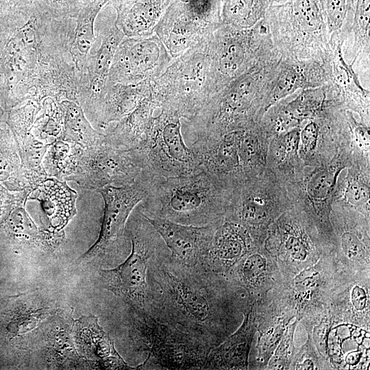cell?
<instances>
[{"label": "cell", "instance_id": "cell-35", "mask_svg": "<svg viewBox=\"0 0 370 370\" xmlns=\"http://www.w3.org/2000/svg\"><path fill=\"white\" fill-rule=\"evenodd\" d=\"M79 147L62 140L49 145L42 161L47 177L66 181L73 171Z\"/></svg>", "mask_w": 370, "mask_h": 370}, {"label": "cell", "instance_id": "cell-40", "mask_svg": "<svg viewBox=\"0 0 370 370\" xmlns=\"http://www.w3.org/2000/svg\"><path fill=\"white\" fill-rule=\"evenodd\" d=\"M295 323L288 326L286 335L273 356L271 364L272 367H274L273 369H284L289 363L288 360H291V357L293 352V336Z\"/></svg>", "mask_w": 370, "mask_h": 370}, {"label": "cell", "instance_id": "cell-25", "mask_svg": "<svg viewBox=\"0 0 370 370\" xmlns=\"http://www.w3.org/2000/svg\"><path fill=\"white\" fill-rule=\"evenodd\" d=\"M164 279L169 285L166 289L171 292V301L185 321L204 325L212 318V303L201 288L168 272Z\"/></svg>", "mask_w": 370, "mask_h": 370}, {"label": "cell", "instance_id": "cell-16", "mask_svg": "<svg viewBox=\"0 0 370 370\" xmlns=\"http://www.w3.org/2000/svg\"><path fill=\"white\" fill-rule=\"evenodd\" d=\"M143 215L160 236L176 260L191 266L196 262L206 259L214 231L219 223L194 226Z\"/></svg>", "mask_w": 370, "mask_h": 370}, {"label": "cell", "instance_id": "cell-32", "mask_svg": "<svg viewBox=\"0 0 370 370\" xmlns=\"http://www.w3.org/2000/svg\"><path fill=\"white\" fill-rule=\"evenodd\" d=\"M16 142L25 177L32 190L48 177L42 164L48 145L32 132Z\"/></svg>", "mask_w": 370, "mask_h": 370}, {"label": "cell", "instance_id": "cell-34", "mask_svg": "<svg viewBox=\"0 0 370 370\" xmlns=\"http://www.w3.org/2000/svg\"><path fill=\"white\" fill-rule=\"evenodd\" d=\"M63 128V115L59 105L53 99L47 97L41 102L32 134L48 146L60 140Z\"/></svg>", "mask_w": 370, "mask_h": 370}, {"label": "cell", "instance_id": "cell-42", "mask_svg": "<svg viewBox=\"0 0 370 370\" xmlns=\"http://www.w3.org/2000/svg\"><path fill=\"white\" fill-rule=\"evenodd\" d=\"M316 357L308 350L304 353L299 352L295 365L297 369H314V365L317 363Z\"/></svg>", "mask_w": 370, "mask_h": 370}, {"label": "cell", "instance_id": "cell-45", "mask_svg": "<svg viewBox=\"0 0 370 370\" xmlns=\"http://www.w3.org/2000/svg\"><path fill=\"white\" fill-rule=\"evenodd\" d=\"M5 113L6 112H5V110H3L2 107L1 99H0V122L6 121V119L4 118Z\"/></svg>", "mask_w": 370, "mask_h": 370}, {"label": "cell", "instance_id": "cell-4", "mask_svg": "<svg viewBox=\"0 0 370 370\" xmlns=\"http://www.w3.org/2000/svg\"><path fill=\"white\" fill-rule=\"evenodd\" d=\"M282 58L328 61L332 49L321 0L272 3L264 17Z\"/></svg>", "mask_w": 370, "mask_h": 370}, {"label": "cell", "instance_id": "cell-20", "mask_svg": "<svg viewBox=\"0 0 370 370\" xmlns=\"http://www.w3.org/2000/svg\"><path fill=\"white\" fill-rule=\"evenodd\" d=\"M152 82L106 84L92 125L104 131L109 125L128 115L151 95Z\"/></svg>", "mask_w": 370, "mask_h": 370}, {"label": "cell", "instance_id": "cell-9", "mask_svg": "<svg viewBox=\"0 0 370 370\" xmlns=\"http://www.w3.org/2000/svg\"><path fill=\"white\" fill-rule=\"evenodd\" d=\"M352 164L349 153L341 148L328 161L304 166L299 179L284 186L292 206L309 217L327 247L332 242L330 214L337 180L341 173Z\"/></svg>", "mask_w": 370, "mask_h": 370}, {"label": "cell", "instance_id": "cell-31", "mask_svg": "<svg viewBox=\"0 0 370 370\" xmlns=\"http://www.w3.org/2000/svg\"><path fill=\"white\" fill-rule=\"evenodd\" d=\"M271 4V0H223L222 22L241 29L251 27L264 17Z\"/></svg>", "mask_w": 370, "mask_h": 370}, {"label": "cell", "instance_id": "cell-28", "mask_svg": "<svg viewBox=\"0 0 370 370\" xmlns=\"http://www.w3.org/2000/svg\"><path fill=\"white\" fill-rule=\"evenodd\" d=\"M111 0H95L84 6L77 14L71 52L79 76L84 71L88 57L95 41V23L102 9Z\"/></svg>", "mask_w": 370, "mask_h": 370}, {"label": "cell", "instance_id": "cell-37", "mask_svg": "<svg viewBox=\"0 0 370 370\" xmlns=\"http://www.w3.org/2000/svg\"><path fill=\"white\" fill-rule=\"evenodd\" d=\"M262 245H257L238 262V277L247 287H256L266 274L267 258Z\"/></svg>", "mask_w": 370, "mask_h": 370}, {"label": "cell", "instance_id": "cell-33", "mask_svg": "<svg viewBox=\"0 0 370 370\" xmlns=\"http://www.w3.org/2000/svg\"><path fill=\"white\" fill-rule=\"evenodd\" d=\"M326 18L330 47L343 43L352 23L354 0H321Z\"/></svg>", "mask_w": 370, "mask_h": 370}, {"label": "cell", "instance_id": "cell-38", "mask_svg": "<svg viewBox=\"0 0 370 370\" xmlns=\"http://www.w3.org/2000/svg\"><path fill=\"white\" fill-rule=\"evenodd\" d=\"M41 103L28 100L7 112L5 122L10 127L15 140L24 138L31 132Z\"/></svg>", "mask_w": 370, "mask_h": 370}, {"label": "cell", "instance_id": "cell-7", "mask_svg": "<svg viewBox=\"0 0 370 370\" xmlns=\"http://www.w3.org/2000/svg\"><path fill=\"white\" fill-rule=\"evenodd\" d=\"M227 190L225 220L244 226L258 245L269 225L292 206L284 186L267 168Z\"/></svg>", "mask_w": 370, "mask_h": 370}, {"label": "cell", "instance_id": "cell-5", "mask_svg": "<svg viewBox=\"0 0 370 370\" xmlns=\"http://www.w3.org/2000/svg\"><path fill=\"white\" fill-rule=\"evenodd\" d=\"M215 95L254 66L279 53L264 18L249 28L221 24L206 38Z\"/></svg>", "mask_w": 370, "mask_h": 370}, {"label": "cell", "instance_id": "cell-48", "mask_svg": "<svg viewBox=\"0 0 370 370\" xmlns=\"http://www.w3.org/2000/svg\"><path fill=\"white\" fill-rule=\"evenodd\" d=\"M219 1H220V2H221V4L223 0H219Z\"/></svg>", "mask_w": 370, "mask_h": 370}, {"label": "cell", "instance_id": "cell-15", "mask_svg": "<svg viewBox=\"0 0 370 370\" xmlns=\"http://www.w3.org/2000/svg\"><path fill=\"white\" fill-rule=\"evenodd\" d=\"M216 29L191 12L183 0H174L158 22L155 34L175 58L204 40Z\"/></svg>", "mask_w": 370, "mask_h": 370}, {"label": "cell", "instance_id": "cell-12", "mask_svg": "<svg viewBox=\"0 0 370 370\" xmlns=\"http://www.w3.org/2000/svg\"><path fill=\"white\" fill-rule=\"evenodd\" d=\"M153 180V177L142 171L132 184L107 186L96 190L104 200V214L99 238L84 257L108 255L121 247L130 214L147 195Z\"/></svg>", "mask_w": 370, "mask_h": 370}, {"label": "cell", "instance_id": "cell-30", "mask_svg": "<svg viewBox=\"0 0 370 370\" xmlns=\"http://www.w3.org/2000/svg\"><path fill=\"white\" fill-rule=\"evenodd\" d=\"M0 181L12 190L32 191L23 171L17 143L5 121L0 122Z\"/></svg>", "mask_w": 370, "mask_h": 370}, {"label": "cell", "instance_id": "cell-8", "mask_svg": "<svg viewBox=\"0 0 370 370\" xmlns=\"http://www.w3.org/2000/svg\"><path fill=\"white\" fill-rule=\"evenodd\" d=\"M143 142L130 149L136 164L153 177H169L200 170L190 148L184 143L181 116L171 108L161 106Z\"/></svg>", "mask_w": 370, "mask_h": 370}, {"label": "cell", "instance_id": "cell-1", "mask_svg": "<svg viewBox=\"0 0 370 370\" xmlns=\"http://www.w3.org/2000/svg\"><path fill=\"white\" fill-rule=\"evenodd\" d=\"M75 19L56 17L23 0L0 18V99L5 112L47 97L77 103L79 78L71 46Z\"/></svg>", "mask_w": 370, "mask_h": 370}, {"label": "cell", "instance_id": "cell-6", "mask_svg": "<svg viewBox=\"0 0 370 370\" xmlns=\"http://www.w3.org/2000/svg\"><path fill=\"white\" fill-rule=\"evenodd\" d=\"M206 38L173 58L152 82L151 97L182 120L194 116L214 95Z\"/></svg>", "mask_w": 370, "mask_h": 370}, {"label": "cell", "instance_id": "cell-44", "mask_svg": "<svg viewBox=\"0 0 370 370\" xmlns=\"http://www.w3.org/2000/svg\"><path fill=\"white\" fill-rule=\"evenodd\" d=\"M21 0H0V17L11 12Z\"/></svg>", "mask_w": 370, "mask_h": 370}, {"label": "cell", "instance_id": "cell-36", "mask_svg": "<svg viewBox=\"0 0 370 370\" xmlns=\"http://www.w3.org/2000/svg\"><path fill=\"white\" fill-rule=\"evenodd\" d=\"M348 148L354 167L370 169V134L368 124L352 111L347 110Z\"/></svg>", "mask_w": 370, "mask_h": 370}, {"label": "cell", "instance_id": "cell-47", "mask_svg": "<svg viewBox=\"0 0 370 370\" xmlns=\"http://www.w3.org/2000/svg\"><path fill=\"white\" fill-rule=\"evenodd\" d=\"M286 0H271V3H278L282 1H284Z\"/></svg>", "mask_w": 370, "mask_h": 370}, {"label": "cell", "instance_id": "cell-14", "mask_svg": "<svg viewBox=\"0 0 370 370\" xmlns=\"http://www.w3.org/2000/svg\"><path fill=\"white\" fill-rule=\"evenodd\" d=\"M125 36L115 21L101 30L100 45L88 57L84 71L79 76L77 103L92 124L103 96L115 51Z\"/></svg>", "mask_w": 370, "mask_h": 370}, {"label": "cell", "instance_id": "cell-22", "mask_svg": "<svg viewBox=\"0 0 370 370\" xmlns=\"http://www.w3.org/2000/svg\"><path fill=\"white\" fill-rule=\"evenodd\" d=\"M257 245L244 226L224 219L214 231L206 260L218 267H231Z\"/></svg>", "mask_w": 370, "mask_h": 370}, {"label": "cell", "instance_id": "cell-3", "mask_svg": "<svg viewBox=\"0 0 370 370\" xmlns=\"http://www.w3.org/2000/svg\"><path fill=\"white\" fill-rule=\"evenodd\" d=\"M227 198L225 186L200 169L186 175L154 177L149 193L138 206L149 217L204 226L225 219Z\"/></svg>", "mask_w": 370, "mask_h": 370}, {"label": "cell", "instance_id": "cell-19", "mask_svg": "<svg viewBox=\"0 0 370 370\" xmlns=\"http://www.w3.org/2000/svg\"><path fill=\"white\" fill-rule=\"evenodd\" d=\"M174 0H111L115 24L125 37L149 36Z\"/></svg>", "mask_w": 370, "mask_h": 370}, {"label": "cell", "instance_id": "cell-18", "mask_svg": "<svg viewBox=\"0 0 370 370\" xmlns=\"http://www.w3.org/2000/svg\"><path fill=\"white\" fill-rule=\"evenodd\" d=\"M343 44L332 47L330 82L337 89L344 110L356 114L370 124V92L362 84L352 66L346 62L342 52Z\"/></svg>", "mask_w": 370, "mask_h": 370}, {"label": "cell", "instance_id": "cell-21", "mask_svg": "<svg viewBox=\"0 0 370 370\" xmlns=\"http://www.w3.org/2000/svg\"><path fill=\"white\" fill-rule=\"evenodd\" d=\"M159 103L150 95L131 113L117 122L109 125L103 131L108 144L113 147L130 150L144 140L151 125Z\"/></svg>", "mask_w": 370, "mask_h": 370}, {"label": "cell", "instance_id": "cell-2", "mask_svg": "<svg viewBox=\"0 0 370 370\" xmlns=\"http://www.w3.org/2000/svg\"><path fill=\"white\" fill-rule=\"evenodd\" d=\"M280 53L254 66L214 95L192 117L183 119L194 140L216 138L258 123L268 110Z\"/></svg>", "mask_w": 370, "mask_h": 370}, {"label": "cell", "instance_id": "cell-46", "mask_svg": "<svg viewBox=\"0 0 370 370\" xmlns=\"http://www.w3.org/2000/svg\"><path fill=\"white\" fill-rule=\"evenodd\" d=\"M77 1L79 3V5L82 6V8H83L86 5L92 2L95 0H77Z\"/></svg>", "mask_w": 370, "mask_h": 370}, {"label": "cell", "instance_id": "cell-11", "mask_svg": "<svg viewBox=\"0 0 370 370\" xmlns=\"http://www.w3.org/2000/svg\"><path fill=\"white\" fill-rule=\"evenodd\" d=\"M142 170L130 150L112 147L106 139L87 148L79 147L75 163L66 181H74L86 189L121 186L134 182Z\"/></svg>", "mask_w": 370, "mask_h": 370}, {"label": "cell", "instance_id": "cell-23", "mask_svg": "<svg viewBox=\"0 0 370 370\" xmlns=\"http://www.w3.org/2000/svg\"><path fill=\"white\" fill-rule=\"evenodd\" d=\"M300 127L272 138L270 141L267 169L284 185L297 181L304 164L299 154Z\"/></svg>", "mask_w": 370, "mask_h": 370}, {"label": "cell", "instance_id": "cell-27", "mask_svg": "<svg viewBox=\"0 0 370 370\" xmlns=\"http://www.w3.org/2000/svg\"><path fill=\"white\" fill-rule=\"evenodd\" d=\"M251 310L241 328L222 345L208 354L205 363L217 369H246L254 334Z\"/></svg>", "mask_w": 370, "mask_h": 370}, {"label": "cell", "instance_id": "cell-39", "mask_svg": "<svg viewBox=\"0 0 370 370\" xmlns=\"http://www.w3.org/2000/svg\"><path fill=\"white\" fill-rule=\"evenodd\" d=\"M56 17L75 18L82 8L77 0H31Z\"/></svg>", "mask_w": 370, "mask_h": 370}, {"label": "cell", "instance_id": "cell-26", "mask_svg": "<svg viewBox=\"0 0 370 370\" xmlns=\"http://www.w3.org/2000/svg\"><path fill=\"white\" fill-rule=\"evenodd\" d=\"M370 169L354 166L344 169L335 188L332 206L370 217Z\"/></svg>", "mask_w": 370, "mask_h": 370}, {"label": "cell", "instance_id": "cell-17", "mask_svg": "<svg viewBox=\"0 0 370 370\" xmlns=\"http://www.w3.org/2000/svg\"><path fill=\"white\" fill-rule=\"evenodd\" d=\"M330 78V58L319 61L282 57L272 79L268 109L297 90L321 86L328 83Z\"/></svg>", "mask_w": 370, "mask_h": 370}, {"label": "cell", "instance_id": "cell-41", "mask_svg": "<svg viewBox=\"0 0 370 370\" xmlns=\"http://www.w3.org/2000/svg\"><path fill=\"white\" fill-rule=\"evenodd\" d=\"M283 332L282 327L279 325L273 331H269L260 339V356L264 358H269L280 341Z\"/></svg>", "mask_w": 370, "mask_h": 370}, {"label": "cell", "instance_id": "cell-13", "mask_svg": "<svg viewBox=\"0 0 370 370\" xmlns=\"http://www.w3.org/2000/svg\"><path fill=\"white\" fill-rule=\"evenodd\" d=\"M173 59L155 34L125 37L115 51L106 84L153 81L164 73Z\"/></svg>", "mask_w": 370, "mask_h": 370}, {"label": "cell", "instance_id": "cell-24", "mask_svg": "<svg viewBox=\"0 0 370 370\" xmlns=\"http://www.w3.org/2000/svg\"><path fill=\"white\" fill-rule=\"evenodd\" d=\"M77 197L66 181L47 177L30 192L27 199L39 201L53 226L59 227L76 213Z\"/></svg>", "mask_w": 370, "mask_h": 370}, {"label": "cell", "instance_id": "cell-43", "mask_svg": "<svg viewBox=\"0 0 370 370\" xmlns=\"http://www.w3.org/2000/svg\"><path fill=\"white\" fill-rule=\"evenodd\" d=\"M351 300L357 310H362L367 304V295L365 290L358 286L354 288L351 294Z\"/></svg>", "mask_w": 370, "mask_h": 370}, {"label": "cell", "instance_id": "cell-10", "mask_svg": "<svg viewBox=\"0 0 370 370\" xmlns=\"http://www.w3.org/2000/svg\"><path fill=\"white\" fill-rule=\"evenodd\" d=\"M130 215L132 252L123 264L113 269L100 271V275L107 289L142 311L147 294V262L162 246L161 237L138 207Z\"/></svg>", "mask_w": 370, "mask_h": 370}, {"label": "cell", "instance_id": "cell-29", "mask_svg": "<svg viewBox=\"0 0 370 370\" xmlns=\"http://www.w3.org/2000/svg\"><path fill=\"white\" fill-rule=\"evenodd\" d=\"M59 105L63 115V128L60 140L83 149L105 140L104 134L93 127L77 103L64 100Z\"/></svg>", "mask_w": 370, "mask_h": 370}]
</instances>
